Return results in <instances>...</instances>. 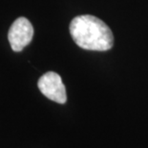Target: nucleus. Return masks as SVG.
Masks as SVG:
<instances>
[{
    "label": "nucleus",
    "instance_id": "f257e3e1",
    "mask_svg": "<svg viewBox=\"0 0 148 148\" xmlns=\"http://www.w3.org/2000/svg\"><path fill=\"white\" fill-rule=\"evenodd\" d=\"M70 34L80 48L92 51H107L114 44V36L107 25L94 15H83L70 23Z\"/></svg>",
    "mask_w": 148,
    "mask_h": 148
},
{
    "label": "nucleus",
    "instance_id": "f03ea898",
    "mask_svg": "<svg viewBox=\"0 0 148 148\" xmlns=\"http://www.w3.org/2000/svg\"><path fill=\"white\" fill-rule=\"evenodd\" d=\"M34 27L26 17H18L9 29L8 40L14 52H20L32 42Z\"/></svg>",
    "mask_w": 148,
    "mask_h": 148
},
{
    "label": "nucleus",
    "instance_id": "7ed1b4c3",
    "mask_svg": "<svg viewBox=\"0 0 148 148\" xmlns=\"http://www.w3.org/2000/svg\"><path fill=\"white\" fill-rule=\"evenodd\" d=\"M39 90L47 98L58 104H65L67 101L66 89L58 73L53 71L46 72L39 78L37 83Z\"/></svg>",
    "mask_w": 148,
    "mask_h": 148
}]
</instances>
